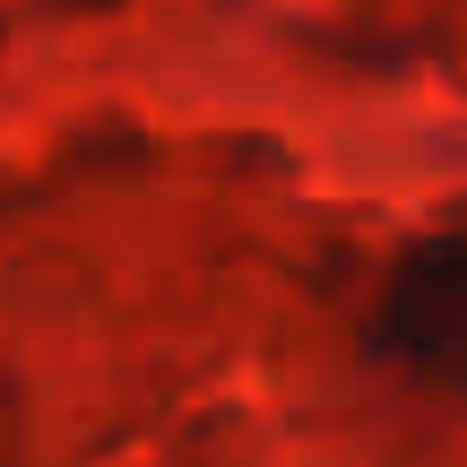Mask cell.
<instances>
[{"mask_svg":"<svg viewBox=\"0 0 467 467\" xmlns=\"http://www.w3.org/2000/svg\"><path fill=\"white\" fill-rule=\"evenodd\" d=\"M364 347L407 381L467 389V225L416 234L381 268L372 312H364Z\"/></svg>","mask_w":467,"mask_h":467,"instance_id":"cell-1","label":"cell"}]
</instances>
